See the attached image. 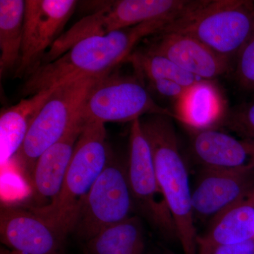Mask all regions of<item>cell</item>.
Here are the masks:
<instances>
[{"label": "cell", "instance_id": "1", "mask_svg": "<svg viewBox=\"0 0 254 254\" xmlns=\"http://www.w3.org/2000/svg\"><path fill=\"white\" fill-rule=\"evenodd\" d=\"M170 23L155 20L81 40L56 60L38 66L26 78L21 93L29 97L76 78L112 72L141 40L161 33Z\"/></svg>", "mask_w": 254, "mask_h": 254}, {"label": "cell", "instance_id": "2", "mask_svg": "<svg viewBox=\"0 0 254 254\" xmlns=\"http://www.w3.org/2000/svg\"><path fill=\"white\" fill-rule=\"evenodd\" d=\"M173 118L150 115L141 120L149 143L155 174L173 215L184 254H197V234L191 205V187L180 150Z\"/></svg>", "mask_w": 254, "mask_h": 254}, {"label": "cell", "instance_id": "3", "mask_svg": "<svg viewBox=\"0 0 254 254\" xmlns=\"http://www.w3.org/2000/svg\"><path fill=\"white\" fill-rule=\"evenodd\" d=\"M89 3L94 10L63 33L42 60L46 64L56 60L76 43L96 36H105L155 20L180 19L196 6V0H117Z\"/></svg>", "mask_w": 254, "mask_h": 254}, {"label": "cell", "instance_id": "4", "mask_svg": "<svg viewBox=\"0 0 254 254\" xmlns=\"http://www.w3.org/2000/svg\"><path fill=\"white\" fill-rule=\"evenodd\" d=\"M108 73L83 76L55 88L33 120L14 159L16 170L26 183L45 151L75 128L85 125L81 114L87 95L97 80Z\"/></svg>", "mask_w": 254, "mask_h": 254}, {"label": "cell", "instance_id": "5", "mask_svg": "<svg viewBox=\"0 0 254 254\" xmlns=\"http://www.w3.org/2000/svg\"><path fill=\"white\" fill-rule=\"evenodd\" d=\"M112 153L107 143L104 124H85L56 203L41 210L30 209L68 236L73 232L87 195L104 170Z\"/></svg>", "mask_w": 254, "mask_h": 254}, {"label": "cell", "instance_id": "6", "mask_svg": "<svg viewBox=\"0 0 254 254\" xmlns=\"http://www.w3.org/2000/svg\"><path fill=\"white\" fill-rule=\"evenodd\" d=\"M163 31L190 35L232 63L254 33V1L203 0Z\"/></svg>", "mask_w": 254, "mask_h": 254}, {"label": "cell", "instance_id": "7", "mask_svg": "<svg viewBox=\"0 0 254 254\" xmlns=\"http://www.w3.org/2000/svg\"><path fill=\"white\" fill-rule=\"evenodd\" d=\"M141 78L112 72L98 78L83 105V123H132L150 115L175 119L173 111L156 103Z\"/></svg>", "mask_w": 254, "mask_h": 254}, {"label": "cell", "instance_id": "8", "mask_svg": "<svg viewBox=\"0 0 254 254\" xmlns=\"http://www.w3.org/2000/svg\"><path fill=\"white\" fill-rule=\"evenodd\" d=\"M136 215L127 163L113 153L83 203L73 233L84 242L102 230Z\"/></svg>", "mask_w": 254, "mask_h": 254}, {"label": "cell", "instance_id": "9", "mask_svg": "<svg viewBox=\"0 0 254 254\" xmlns=\"http://www.w3.org/2000/svg\"><path fill=\"white\" fill-rule=\"evenodd\" d=\"M127 170L136 213L164 238L178 241L173 215L155 174L149 143L142 130L141 119L131 123Z\"/></svg>", "mask_w": 254, "mask_h": 254}, {"label": "cell", "instance_id": "10", "mask_svg": "<svg viewBox=\"0 0 254 254\" xmlns=\"http://www.w3.org/2000/svg\"><path fill=\"white\" fill-rule=\"evenodd\" d=\"M21 60L16 78H27L63 33L78 4L74 0H26Z\"/></svg>", "mask_w": 254, "mask_h": 254}, {"label": "cell", "instance_id": "11", "mask_svg": "<svg viewBox=\"0 0 254 254\" xmlns=\"http://www.w3.org/2000/svg\"><path fill=\"white\" fill-rule=\"evenodd\" d=\"M66 235L24 205L1 203L0 240L21 254H65Z\"/></svg>", "mask_w": 254, "mask_h": 254}, {"label": "cell", "instance_id": "12", "mask_svg": "<svg viewBox=\"0 0 254 254\" xmlns=\"http://www.w3.org/2000/svg\"><path fill=\"white\" fill-rule=\"evenodd\" d=\"M254 190V168L231 170L200 168L191 187L195 221L209 222Z\"/></svg>", "mask_w": 254, "mask_h": 254}, {"label": "cell", "instance_id": "13", "mask_svg": "<svg viewBox=\"0 0 254 254\" xmlns=\"http://www.w3.org/2000/svg\"><path fill=\"white\" fill-rule=\"evenodd\" d=\"M147 50L171 60L195 77L214 81L232 70V63L186 33L163 31Z\"/></svg>", "mask_w": 254, "mask_h": 254}, {"label": "cell", "instance_id": "14", "mask_svg": "<svg viewBox=\"0 0 254 254\" xmlns=\"http://www.w3.org/2000/svg\"><path fill=\"white\" fill-rule=\"evenodd\" d=\"M83 126L76 127L70 131L38 159L26 183L29 189V200L25 206L41 210L56 203Z\"/></svg>", "mask_w": 254, "mask_h": 254}, {"label": "cell", "instance_id": "15", "mask_svg": "<svg viewBox=\"0 0 254 254\" xmlns=\"http://www.w3.org/2000/svg\"><path fill=\"white\" fill-rule=\"evenodd\" d=\"M192 155L200 168L241 170L254 168V143L217 128L189 130Z\"/></svg>", "mask_w": 254, "mask_h": 254}, {"label": "cell", "instance_id": "16", "mask_svg": "<svg viewBox=\"0 0 254 254\" xmlns=\"http://www.w3.org/2000/svg\"><path fill=\"white\" fill-rule=\"evenodd\" d=\"M175 120L189 130L216 128L226 117V100L214 81L201 80L191 86L174 105Z\"/></svg>", "mask_w": 254, "mask_h": 254}, {"label": "cell", "instance_id": "17", "mask_svg": "<svg viewBox=\"0 0 254 254\" xmlns=\"http://www.w3.org/2000/svg\"><path fill=\"white\" fill-rule=\"evenodd\" d=\"M197 245H226L254 239V190L208 222Z\"/></svg>", "mask_w": 254, "mask_h": 254}, {"label": "cell", "instance_id": "18", "mask_svg": "<svg viewBox=\"0 0 254 254\" xmlns=\"http://www.w3.org/2000/svg\"><path fill=\"white\" fill-rule=\"evenodd\" d=\"M55 88L27 97L17 104L1 110L0 115L1 168H4L14 160L22 146L33 120Z\"/></svg>", "mask_w": 254, "mask_h": 254}, {"label": "cell", "instance_id": "19", "mask_svg": "<svg viewBox=\"0 0 254 254\" xmlns=\"http://www.w3.org/2000/svg\"><path fill=\"white\" fill-rule=\"evenodd\" d=\"M86 254H145L144 229L139 215L107 227L85 242Z\"/></svg>", "mask_w": 254, "mask_h": 254}, {"label": "cell", "instance_id": "20", "mask_svg": "<svg viewBox=\"0 0 254 254\" xmlns=\"http://www.w3.org/2000/svg\"><path fill=\"white\" fill-rule=\"evenodd\" d=\"M25 5L23 0L0 1V74L16 71L21 60Z\"/></svg>", "mask_w": 254, "mask_h": 254}, {"label": "cell", "instance_id": "21", "mask_svg": "<svg viewBox=\"0 0 254 254\" xmlns=\"http://www.w3.org/2000/svg\"><path fill=\"white\" fill-rule=\"evenodd\" d=\"M126 61L132 64L138 76L148 82L171 80L188 88L203 80L182 69L168 58L147 49L133 52Z\"/></svg>", "mask_w": 254, "mask_h": 254}, {"label": "cell", "instance_id": "22", "mask_svg": "<svg viewBox=\"0 0 254 254\" xmlns=\"http://www.w3.org/2000/svg\"><path fill=\"white\" fill-rule=\"evenodd\" d=\"M222 126L254 143V98L228 110Z\"/></svg>", "mask_w": 254, "mask_h": 254}, {"label": "cell", "instance_id": "23", "mask_svg": "<svg viewBox=\"0 0 254 254\" xmlns=\"http://www.w3.org/2000/svg\"><path fill=\"white\" fill-rule=\"evenodd\" d=\"M235 76L241 89L254 93V33L235 61Z\"/></svg>", "mask_w": 254, "mask_h": 254}, {"label": "cell", "instance_id": "24", "mask_svg": "<svg viewBox=\"0 0 254 254\" xmlns=\"http://www.w3.org/2000/svg\"><path fill=\"white\" fill-rule=\"evenodd\" d=\"M197 254H254V239L233 245H198Z\"/></svg>", "mask_w": 254, "mask_h": 254}, {"label": "cell", "instance_id": "25", "mask_svg": "<svg viewBox=\"0 0 254 254\" xmlns=\"http://www.w3.org/2000/svg\"><path fill=\"white\" fill-rule=\"evenodd\" d=\"M150 86L154 91L163 97L173 100L174 103L180 99L186 91L187 87L171 80H158L149 82Z\"/></svg>", "mask_w": 254, "mask_h": 254}, {"label": "cell", "instance_id": "26", "mask_svg": "<svg viewBox=\"0 0 254 254\" xmlns=\"http://www.w3.org/2000/svg\"><path fill=\"white\" fill-rule=\"evenodd\" d=\"M0 254H21L18 253V252H14L9 250V249L6 248L4 247H1L0 248Z\"/></svg>", "mask_w": 254, "mask_h": 254}, {"label": "cell", "instance_id": "27", "mask_svg": "<svg viewBox=\"0 0 254 254\" xmlns=\"http://www.w3.org/2000/svg\"><path fill=\"white\" fill-rule=\"evenodd\" d=\"M159 254H174V253H173V252H169V251L165 250V251H162V252H160V253Z\"/></svg>", "mask_w": 254, "mask_h": 254}]
</instances>
